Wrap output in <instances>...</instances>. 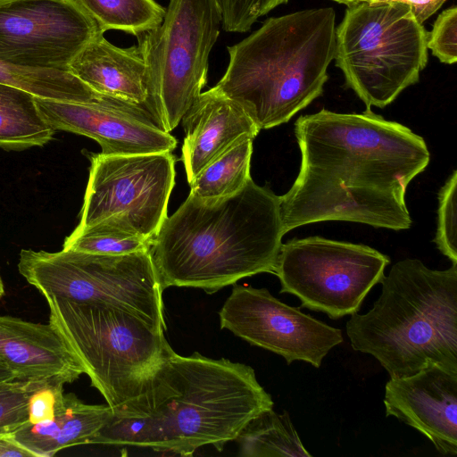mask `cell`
<instances>
[{
  "instance_id": "obj_1",
  "label": "cell",
  "mask_w": 457,
  "mask_h": 457,
  "mask_svg": "<svg viewBox=\"0 0 457 457\" xmlns=\"http://www.w3.org/2000/svg\"><path fill=\"white\" fill-rule=\"evenodd\" d=\"M295 136L301 166L290 189L279 196L285 234L325 220L395 231L411 227L405 193L430 161L422 137L371 109L302 115Z\"/></svg>"
},
{
  "instance_id": "obj_2",
  "label": "cell",
  "mask_w": 457,
  "mask_h": 457,
  "mask_svg": "<svg viewBox=\"0 0 457 457\" xmlns=\"http://www.w3.org/2000/svg\"><path fill=\"white\" fill-rule=\"evenodd\" d=\"M284 235L279 195L250 179L214 202L188 195L164 220L150 253L163 290L213 294L246 277L274 274Z\"/></svg>"
},
{
  "instance_id": "obj_3",
  "label": "cell",
  "mask_w": 457,
  "mask_h": 457,
  "mask_svg": "<svg viewBox=\"0 0 457 457\" xmlns=\"http://www.w3.org/2000/svg\"><path fill=\"white\" fill-rule=\"evenodd\" d=\"M336 29L331 7L270 17L227 46L228 67L213 87L241 105L260 130L286 123L322 95Z\"/></svg>"
},
{
  "instance_id": "obj_4",
  "label": "cell",
  "mask_w": 457,
  "mask_h": 457,
  "mask_svg": "<svg viewBox=\"0 0 457 457\" xmlns=\"http://www.w3.org/2000/svg\"><path fill=\"white\" fill-rule=\"evenodd\" d=\"M273 405L251 366L172 350L146 390L117 410L149 416L154 451L190 456L204 445L222 451Z\"/></svg>"
},
{
  "instance_id": "obj_5",
  "label": "cell",
  "mask_w": 457,
  "mask_h": 457,
  "mask_svg": "<svg viewBox=\"0 0 457 457\" xmlns=\"http://www.w3.org/2000/svg\"><path fill=\"white\" fill-rule=\"evenodd\" d=\"M380 284L373 307L346 323L353 349L375 357L392 378L432 363L457 371V264L437 270L407 258Z\"/></svg>"
},
{
  "instance_id": "obj_6",
  "label": "cell",
  "mask_w": 457,
  "mask_h": 457,
  "mask_svg": "<svg viewBox=\"0 0 457 457\" xmlns=\"http://www.w3.org/2000/svg\"><path fill=\"white\" fill-rule=\"evenodd\" d=\"M49 323L112 411L142 395L172 351L163 330L124 310L44 296Z\"/></svg>"
},
{
  "instance_id": "obj_7",
  "label": "cell",
  "mask_w": 457,
  "mask_h": 457,
  "mask_svg": "<svg viewBox=\"0 0 457 457\" xmlns=\"http://www.w3.org/2000/svg\"><path fill=\"white\" fill-rule=\"evenodd\" d=\"M427 43V30L407 4L359 2L337 27L334 59L366 109L384 108L419 81Z\"/></svg>"
},
{
  "instance_id": "obj_8",
  "label": "cell",
  "mask_w": 457,
  "mask_h": 457,
  "mask_svg": "<svg viewBox=\"0 0 457 457\" xmlns=\"http://www.w3.org/2000/svg\"><path fill=\"white\" fill-rule=\"evenodd\" d=\"M18 270L43 296L119 308L163 330L162 292L150 251L106 255L22 249Z\"/></svg>"
},
{
  "instance_id": "obj_9",
  "label": "cell",
  "mask_w": 457,
  "mask_h": 457,
  "mask_svg": "<svg viewBox=\"0 0 457 457\" xmlns=\"http://www.w3.org/2000/svg\"><path fill=\"white\" fill-rule=\"evenodd\" d=\"M221 21L218 0H170L161 24L137 37L150 106L164 131L179 125L205 87Z\"/></svg>"
},
{
  "instance_id": "obj_10",
  "label": "cell",
  "mask_w": 457,
  "mask_h": 457,
  "mask_svg": "<svg viewBox=\"0 0 457 457\" xmlns=\"http://www.w3.org/2000/svg\"><path fill=\"white\" fill-rule=\"evenodd\" d=\"M389 263L387 255L370 246L313 236L282 244L274 274L280 293L337 320L359 312Z\"/></svg>"
},
{
  "instance_id": "obj_11",
  "label": "cell",
  "mask_w": 457,
  "mask_h": 457,
  "mask_svg": "<svg viewBox=\"0 0 457 457\" xmlns=\"http://www.w3.org/2000/svg\"><path fill=\"white\" fill-rule=\"evenodd\" d=\"M91 165L78 226L120 216L153 241L167 219L175 185L172 153L90 156Z\"/></svg>"
},
{
  "instance_id": "obj_12",
  "label": "cell",
  "mask_w": 457,
  "mask_h": 457,
  "mask_svg": "<svg viewBox=\"0 0 457 457\" xmlns=\"http://www.w3.org/2000/svg\"><path fill=\"white\" fill-rule=\"evenodd\" d=\"M104 34L76 0H1L0 59L69 71L94 37Z\"/></svg>"
},
{
  "instance_id": "obj_13",
  "label": "cell",
  "mask_w": 457,
  "mask_h": 457,
  "mask_svg": "<svg viewBox=\"0 0 457 457\" xmlns=\"http://www.w3.org/2000/svg\"><path fill=\"white\" fill-rule=\"evenodd\" d=\"M220 325L253 345L320 368L340 345L342 330L274 297L266 288L234 284L219 312Z\"/></svg>"
},
{
  "instance_id": "obj_14",
  "label": "cell",
  "mask_w": 457,
  "mask_h": 457,
  "mask_svg": "<svg viewBox=\"0 0 457 457\" xmlns=\"http://www.w3.org/2000/svg\"><path fill=\"white\" fill-rule=\"evenodd\" d=\"M36 103L54 130L92 138L104 155L172 153L178 145L152 111L143 105L120 99L77 103L36 97Z\"/></svg>"
},
{
  "instance_id": "obj_15",
  "label": "cell",
  "mask_w": 457,
  "mask_h": 457,
  "mask_svg": "<svg viewBox=\"0 0 457 457\" xmlns=\"http://www.w3.org/2000/svg\"><path fill=\"white\" fill-rule=\"evenodd\" d=\"M386 415L420 431L444 455H457V371L432 363L385 386Z\"/></svg>"
},
{
  "instance_id": "obj_16",
  "label": "cell",
  "mask_w": 457,
  "mask_h": 457,
  "mask_svg": "<svg viewBox=\"0 0 457 457\" xmlns=\"http://www.w3.org/2000/svg\"><path fill=\"white\" fill-rule=\"evenodd\" d=\"M0 359L16 379L39 384L71 383L85 369L50 323L0 316Z\"/></svg>"
},
{
  "instance_id": "obj_17",
  "label": "cell",
  "mask_w": 457,
  "mask_h": 457,
  "mask_svg": "<svg viewBox=\"0 0 457 457\" xmlns=\"http://www.w3.org/2000/svg\"><path fill=\"white\" fill-rule=\"evenodd\" d=\"M181 120V159L188 184L236 143L254 139L260 132L241 105L214 87L202 92Z\"/></svg>"
},
{
  "instance_id": "obj_18",
  "label": "cell",
  "mask_w": 457,
  "mask_h": 457,
  "mask_svg": "<svg viewBox=\"0 0 457 457\" xmlns=\"http://www.w3.org/2000/svg\"><path fill=\"white\" fill-rule=\"evenodd\" d=\"M68 71L94 91L145 106L154 113L146 66L138 45L119 47L100 34L74 57Z\"/></svg>"
},
{
  "instance_id": "obj_19",
  "label": "cell",
  "mask_w": 457,
  "mask_h": 457,
  "mask_svg": "<svg viewBox=\"0 0 457 457\" xmlns=\"http://www.w3.org/2000/svg\"><path fill=\"white\" fill-rule=\"evenodd\" d=\"M112 413L108 404H87L72 393L62 392L53 420L27 422L13 435L35 457H51L64 448L89 444Z\"/></svg>"
},
{
  "instance_id": "obj_20",
  "label": "cell",
  "mask_w": 457,
  "mask_h": 457,
  "mask_svg": "<svg viewBox=\"0 0 457 457\" xmlns=\"http://www.w3.org/2000/svg\"><path fill=\"white\" fill-rule=\"evenodd\" d=\"M32 94L0 83V148L24 150L42 146L54 134Z\"/></svg>"
},
{
  "instance_id": "obj_21",
  "label": "cell",
  "mask_w": 457,
  "mask_h": 457,
  "mask_svg": "<svg viewBox=\"0 0 457 457\" xmlns=\"http://www.w3.org/2000/svg\"><path fill=\"white\" fill-rule=\"evenodd\" d=\"M0 83L44 99L77 103H101L115 99L94 91L69 71L22 67L2 59Z\"/></svg>"
},
{
  "instance_id": "obj_22",
  "label": "cell",
  "mask_w": 457,
  "mask_h": 457,
  "mask_svg": "<svg viewBox=\"0 0 457 457\" xmlns=\"http://www.w3.org/2000/svg\"><path fill=\"white\" fill-rule=\"evenodd\" d=\"M242 457H311L287 411L269 409L252 419L236 438Z\"/></svg>"
},
{
  "instance_id": "obj_23",
  "label": "cell",
  "mask_w": 457,
  "mask_h": 457,
  "mask_svg": "<svg viewBox=\"0 0 457 457\" xmlns=\"http://www.w3.org/2000/svg\"><path fill=\"white\" fill-rule=\"evenodd\" d=\"M253 138H245L208 164L190 183L189 195L214 202L241 190L251 178Z\"/></svg>"
},
{
  "instance_id": "obj_24",
  "label": "cell",
  "mask_w": 457,
  "mask_h": 457,
  "mask_svg": "<svg viewBox=\"0 0 457 457\" xmlns=\"http://www.w3.org/2000/svg\"><path fill=\"white\" fill-rule=\"evenodd\" d=\"M153 241L140 235L127 220L110 216L94 224L77 226L62 249L84 253L123 255L148 252Z\"/></svg>"
},
{
  "instance_id": "obj_25",
  "label": "cell",
  "mask_w": 457,
  "mask_h": 457,
  "mask_svg": "<svg viewBox=\"0 0 457 457\" xmlns=\"http://www.w3.org/2000/svg\"><path fill=\"white\" fill-rule=\"evenodd\" d=\"M101 29L138 37L163 20L165 11L155 0H76Z\"/></svg>"
},
{
  "instance_id": "obj_26",
  "label": "cell",
  "mask_w": 457,
  "mask_h": 457,
  "mask_svg": "<svg viewBox=\"0 0 457 457\" xmlns=\"http://www.w3.org/2000/svg\"><path fill=\"white\" fill-rule=\"evenodd\" d=\"M457 171L453 170L438 193L436 243L438 250L457 264Z\"/></svg>"
},
{
  "instance_id": "obj_27",
  "label": "cell",
  "mask_w": 457,
  "mask_h": 457,
  "mask_svg": "<svg viewBox=\"0 0 457 457\" xmlns=\"http://www.w3.org/2000/svg\"><path fill=\"white\" fill-rule=\"evenodd\" d=\"M43 385L20 379L0 384V433H14L28 422L29 396Z\"/></svg>"
},
{
  "instance_id": "obj_28",
  "label": "cell",
  "mask_w": 457,
  "mask_h": 457,
  "mask_svg": "<svg viewBox=\"0 0 457 457\" xmlns=\"http://www.w3.org/2000/svg\"><path fill=\"white\" fill-rule=\"evenodd\" d=\"M288 0H218L221 12V28L227 32L244 33L259 18Z\"/></svg>"
},
{
  "instance_id": "obj_29",
  "label": "cell",
  "mask_w": 457,
  "mask_h": 457,
  "mask_svg": "<svg viewBox=\"0 0 457 457\" xmlns=\"http://www.w3.org/2000/svg\"><path fill=\"white\" fill-rule=\"evenodd\" d=\"M428 49L441 62L453 64L457 61V8L445 10L436 18L428 34Z\"/></svg>"
},
{
  "instance_id": "obj_30",
  "label": "cell",
  "mask_w": 457,
  "mask_h": 457,
  "mask_svg": "<svg viewBox=\"0 0 457 457\" xmlns=\"http://www.w3.org/2000/svg\"><path fill=\"white\" fill-rule=\"evenodd\" d=\"M63 392L62 384H46L37 387L29 396L28 422L37 424L54 418L59 395Z\"/></svg>"
},
{
  "instance_id": "obj_31",
  "label": "cell",
  "mask_w": 457,
  "mask_h": 457,
  "mask_svg": "<svg viewBox=\"0 0 457 457\" xmlns=\"http://www.w3.org/2000/svg\"><path fill=\"white\" fill-rule=\"evenodd\" d=\"M370 4L400 3L407 4L412 11L417 21L423 22L431 17L445 2V0H358Z\"/></svg>"
},
{
  "instance_id": "obj_32",
  "label": "cell",
  "mask_w": 457,
  "mask_h": 457,
  "mask_svg": "<svg viewBox=\"0 0 457 457\" xmlns=\"http://www.w3.org/2000/svg\"><path fill=\"white\" fill-rule=\"evenodd\" d=\"M0 457H35L14 437L13 433H0Z\"/></svg>"
},
{
  "instance_id": "obj_33",
  "label": "cell",
  "mask_w": 457,
  "mask_h": 457,
  "mask_svg": "<svg viewBox=\"0 0 457 457\" xmlns=\"http://www.w3.org/2000/svg\"><path fill=\"white\" fill-rule=\"evenodd\" d=\"M16 379L12 370L0 359V384Z\"/></svg>"
},
{
  "instance_id": "obj_34",
  "label": "cell",
  "mask_w": 457,
  "mask_h": 457,
  "mask_svg": "<svg viewBox=\"0 0 457 457\" xmlns=\"http://www.w3.org/2000/svg\"><path fill=\"white\" fill-rule=\"evenodd\" d=\"M339 4H344L346 5H352L358 3V0H332Z\"/></svg>"
},
{
  "instance_id": "obj_35",
  "label": "cell",
  "mask_w": 457,
  "mask_h": 457,
  "mask_svg": "<svg viewBox=\"0 0 457 457\" xmlns=\"http://www.w3.org/2000/svg\"><path fill=\"white\" fill-rule=\"evenodd\" d=\"M4 287L2 278L0 276V299L4 296Z\"/></svg>"
},
{
  "instance_id": "obj_36",
  "label": "cell",
  "mask_w": 457,
  "mask_h": 457,
  "mask_svg": "<svg viewBox=\"0 0 457 457\" xmlns=\"http://www.w3.org/2000/svg\"><path fill=\"white\" fill-rule=\"evenodd\" d=\"M1 1V0H0Z\"/></svg>"
}]
</instances>
